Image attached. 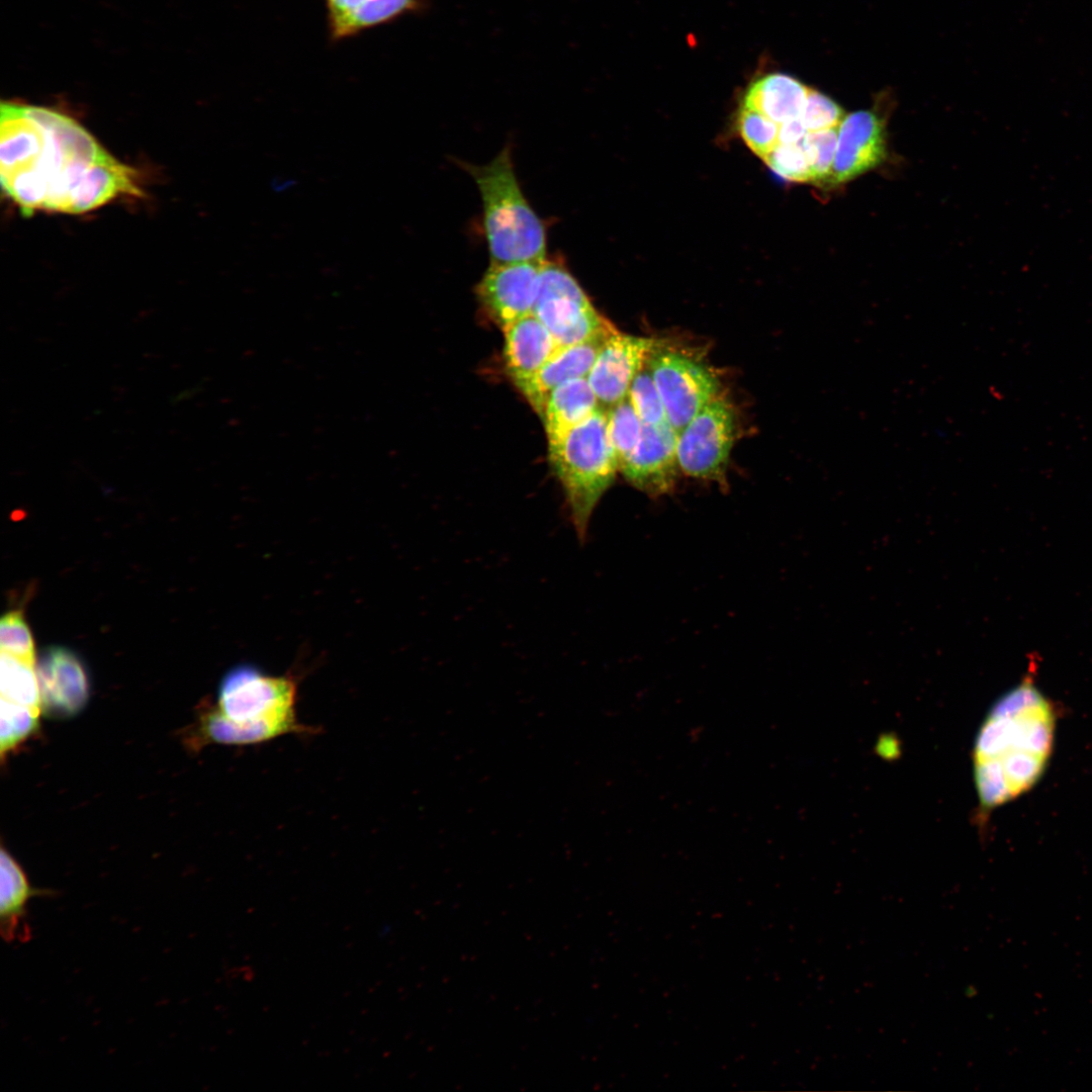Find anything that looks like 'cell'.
Returning <instances> with one entry per match:
<instances>
[{"label": "cell", "instance_id": "obj_19", "mask_svg": "<svg viewBox=\"0 0 1092 1092\" xmlns=\"http://www.w3.org/2000/svg\"><path fill=\"white\" fill-rule=\"evenodd\" d=\"M39 893L41 892L30 886L17 861L2 848L0 922L5 939L10 941L16 938L29 900Z\"/></svg>", "mask_w": 1092, "mask_h": 1092}, {"label": "cell", "instance_id": "obj_15", "mask_svg": "<svg viewBox=\"0 0 1092 1092\" xmlns=\"http://www.w3.org/2000/svg\"><path fill=\"white\" fill-rule=\"evenodd\" d=\"M428 0H325L331 40L341 41L421 11Z\"/></svg>", "mask_w": 1092, "mask_h": 1092}, {"label": "cell", "instance_id": "obj_2", "mask_svg": "<svg viewBox=\"0 0 1092 1092\" xmlns=\"http://www.w3.org/2000/svg\"><path fill=\"white\" fill-rule=\"evenodd\" d=\"M1055 727L1051 702L1029 677L993 705L973 749L981 809L1012 801L1037 783L1052 755Z\"/></svg>", "mask_w": 1092, "mask_h": 1092}, {"label": "cell", "instance_id": "obj_24", "mask_svg": "<svg viewBox=\"0 0 1092 1092\" xmlns=\"http://www.w3.org/2000/svg\"><path fill=\"white\" fill-rule=\"evenodd\" d=\"M737 126L746 146L760 159L772 151L777 143V124L758 111L741 104Z\"/></svg>", "mask_w": 1092, "mask_h": 1092}, {"label": "cell", "instance_id": "obj_9", "mask_svg": "<svg viewBox=\"0 0 1092 1092\" xmlns=\"http://www.w3.org/2000/svg\"><path fill=\"white\" fill-rule=\"evenodd\" d=\"M546 261L490 263L478 282V299L503 327L533 313L541 271Z\"/></svg>", "mask_w": 1092, "mask_h": 1092}, {"label": "cell", "instance_id": "obj_14", "mask_svg": "<svg viewBox=\"0 0 1092 1092\" xmlns=\"http://www.w3.org/2000/svg\"><path fill=\"white\" fill-rule=\"evenodd\" d=\"M616 331L615 329L588 341L559 348L532 377L516 382L519 390L538 415L548 395L557 386L571 379L588 375L601 348Z\"/></svg>", "mask_w": 1092, "mask_h": 1092}, {"label": "cell", "instance_id": "obj_5", "mask_svg": "<svg viewBox=\"0 0 1092 1092\" xmlns=\"http://www.w3.org/2000/svg\"><path fill=\"white\" fill-rule=\"evenodd\" d=\"M549 444V461L558 478L580 539L590 517L620 470L608 425L600 406L586 420Z\"/></svg>", "mask_w": 1092, "mask_h": 1092}, {"label": "cell", "instance_id": "obj_22", "mask_svg": "<svg viewBox=\"0 0 1092 1092\" xmlns=\"http://www.w3.org/2000/svg\"><path fill=\"white\" fill-rule=\"evenodd\" d=\"M628 396L643 424L656 425L667 421L648 361L633 378Z\"/></svg>", "mask_w": 1092, "mask_h": 1092}, {"label": "cell", "instance_id": "obj_28", "mask_svg": "<svg viewBox=\"0 0 1092 1092\" xmlns=\"http://www.w3.org/2000/svg\"><path fill=\"white\" fill-rule=\"evenodd\" d=\"M761 160L784 179L812 182L810 166L801 144L777 146Z\"/></svg>", "mask_w": 1092, "mask_h": 1092}, {"label": "cell", "instance_id": "obj_6", "mask_svg": "<svg viewBox=\"0 0 1092 1092\" xmlns=\"http://www.w3.org/2000/svg\"><path fill=\"white\" fill-rule=\"evenodd\" d=\"M533 313L551 333L558 349L615 330L558 261L544 262Z\"/></svg>", "mask_w": 1092, "mask_h": 1092}, {"label": "cell", "instance_id": "obj_4", "mask_svg": "<svg viewBox=\"0 0 1092 1092\" xmlns=\"http://www.w3.org/2000/svg\"><path fill=\"white\" fill-rule=\"evenodd\" d=\"M461 165L480 194L490 263L545 260V226L521 189L511 148L506 146L488 164Z\"/></svg>", "mask_w": 1092, "mask_h": 1092}, {"label": "cell", "instance_id": "obj_27", "mask_svg": "<svg viewBox=\"0 0 1092 1092\" xmlns=\"http://www.w3.org/2000/svg\"><path fill=\"white\" fill-rule=\"evenodd\" d=\"M845 116L843 108L829 96L809 89L801 119L808 131L838 127Z\"/></svg>", "mask_w": 1092, "mask_h": 1092}, {"label": "cell", "instance_id": "obj_1", "mask_svg": "<svg viewBox=\"0 0 1092 1092\" xmlns=\"http://www.w3.org/2000/svg\"><path fill=\"white\" fill-rule=\"evenodd\" d=\"M0 179L25 214L83 213L121 195H141L136 172L78 121L56 109L1 103Z\"/></svg>", "mask_w": 1092, "mask_h": 1092}, {"label": "cell", "instance_id": "obj_12", "mask_svg": "<svg viewBox=\"0 0 1092 1092\" xmlns=\"http://www.w3.org/2000/svg\"><path fill=\"white\" fill-rule=\"evenodd\" d=\"M885 122L873 109L845 114L838 126L830 184H842L881 165L887 157Z\"/></svg>", "mask_w": 1092, "mask_h": 1092}, {"label": "cell", "instance_id": "obj_21", "mask_svg": "<svg viewBox=\"0 0 1092 1092\" xmlns=\"http://www.w3.org/2000/svg\"><path fill=\"white\" fill-rule=\"evenodd\" d=\"M610 437L620 464L637 445L643 423L637 415L628 394L607 408Z\"/></svg>", "mask_w": 1092, "mask_h": 1092}, {"label": "cell", "instance_id": "obj_7", "mask_svg": "<svg viewBox=\"0 0 1092 1092\" xmlns=\"http://www.w3.org/2000/svg\"><path fill=\"white\" fill-rule=\"evenodd\" d=\"M735 435L734 410L717 395L677 433L679 469L695 478L724 482Z\"/></svg>", "mask_w": 1092, "mask_h": 1092}, {"label": "cell", "instance_id": "obj_16", "mask_svg": "<svg viewBox=\"0 0 1092 1092\" xmlns=\"http://www.w3.org/2000/svg\"><path fill=\"white\" fill-rule=\"evenodd\" d=\"M503 332L506 368L515 383L532 377L558 350L551 333L534 313L506 325Z\"/></svg>", "mask_w": 1092, "mask_h": 1092}, {"label": "cell", "instance_id": "obj_18", "mask_svg": "<svg viewBox=\"0 0 1092 1092\" xmlns=\"http://www.w3.org/2000/svg\"><path fill=\"white\" fill-rule=\"evenodd\" d=\"M601 405L586 377L557 386L540 413L548 442L554 441L592 416Z\"/></svg>", "mask_w": 1092, "mask_h": 1092}, {"label": "cell", "instance_id": "obj_11", "mask_svg": "<svg viewBox=\"0 0 1092 1092\" xmlns=\"http://www.w3.org/2000/svg\"><path fill=\"white\" fill-rule=\"evenodd\" d=\"M676 440L677 432L668 421L643 424L639 441L620 464V471L630 484L649 496L671 492L679 469Z\"/></svg>", "mask_w": 1092, "mask_h": 1092}, {"label": "cell", "instance_id": "obj_8", "mask_svg": "<svg viewBox=\"0 0 1092 1092\" xmlns=\"http://www.w3.org/2000/svg\"><path fill=\"white\" fill-rule=\"evenodd\" d=\"M648 365L667 421L677 433L718 395V378L692 356L662 346L650 355Z\"/></svg>", "mask_w": 1092, "mask_h": 1092}, {"label": "cell", "instance_id": "obj_26", "mask_svg": "<svg viewBox=\"0 0 1092 1092\" xmlns=\"http://www.w3.org/2000/svg\"><path fill=\"white\" fill-rule=\"evenodd\" d=\"M1 652L35 663L34 643L20 611H11L0 622Z\"/></svg>", "mask_w": 1092, "mask_h": 1092}, {"label": "cell", "instance_id": "obj_20", "mask_svg": "<svg viewBox=\"0 0 1092 1092\" xmlns=\"http://www.w3.org/2000/svg\"><path fill=\"white\" fill-rule=\"evenodd\" d=\"M1 699L40 710L39 688L34 664L1 652Z\"/></svg>", "mask_w": 1092, "mask_h": 1092}, {"label": "cell", "instance_id": "obj_23", "mask_svg": "<svg viewBox=\"0 0 1092 1092\" xmlns=\"http://www.w3.org/2000/svg\"><path fill=\"white\" fill-rule=\"evenodd\" d=\"M838 140V127L809 131L801 145L810 166L812 182L829 181Z\"/></svg>", "mask_w": 1092, "mask_h": 1092}, {"label": "cell", "instance_id": "obj_13", "mask_svg": "<svg viewBox=\"0 0 1092 1092\" xmlns=\"http://www.w3.org/2000/svg\"><path fill=\"white\" fill-rule=\"evenodd\" d=\"M36 675L40 709L52 718H68L87 703L89 685L79 658L63 647L47 648L38 658Z\"/></svg>", "mask_w": 1092, "mask_h": 1092}, {"label": "cell", "instance_id": "obj_25", "mask_svg": "<svg viewBox=\"0 0 1092 1092\" xmlns=\"http://www.w3.org/2000/svg\"><path fill=\"white\" fill-rule=\"evenodd\" d=\"M39 711L1 699L2 754L31 733L36 725Z\"/></svg>", "mask_w": 1092, "mask_h": 1092}, {"label": "cell", "instance_id": "obj_17", "mask_svg": "<svg viewBox=\"0 0 1092 1092\" xmlns=\"http://www.w3.org/2000/svg\"><path fill=\"white\" fill-rule=\"evenodd\" d=\"M809 89L790 75L771 73L749 86L742 105L780 124L801 117Z\"/></svg>", "mask_w": 1092, "mask_h": 1092}, {"label": "cell", "instance_id": "obj_10", "mask_svg": "<svg viewBox=\"0 0 1092 1092\" xmlns=\"http://www.w3.org/2000/svg\"><path fill=\"white\" fill-rule=\"evenodd\" d=\"M662 346L664 341L613 333L586 376L600 405L609 408L624 398L637 372Z\"/></svg>", "mask_w": 1092, "mask_h": 1092}, {"label": "cell", "instance_id": "obj_3", "mask_svg": "<svg viewBox=\"0 0 1092 1092\" xmlns=\"http://www.w3.org/2000/svg\"><path fill=\"white\" fill-rule=\"evenodd\" d=\"M299 677L269 675L252 665H239L222 678L217 707L202 718L204 735L220 744H259L277 737L314 735L316 728L299 721L296 712Z\"/></svg>", "mask_w": 1092, "mask_h": 1092}, {"label": "cell", "instance_id": "obj_29", "mask_svg": "<svg viewBox=\"0 0 1092 1092\" xmlns=\"http://www.w3.org/2000/svg\"><path fill=\"white\" fill-rule=\"evenodd\" d=\"M777 127L778 136L775 148L777 146L799 145L809 132L801 117L777 124Z\"/></svg>", "mask_w": 1092, "mask_h": 1092}]
</instances>
